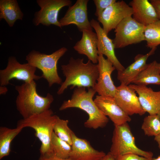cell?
Wrapping results in <instances>:
<instances>
[{"label":"cell","mask_w":160,"mask_h":160,"mask_svg":"<svg viewBox=\"0 0 160 160\" xmlns=\"http://www.w3.org/2000/svg\"><path fill=\"white\" fill-rule=\"evenodd\" d=\"M160 63L154 60L147 64L132 83L141 86L150 84L160 85Z\"/></svg>","instance_id":"44dd1931"},{"label":"cell","mask_w":160,"mask_h":160,"mask_svg":"<svg viewBox=\"0 0 160 160\" xmlns=\"http://www.w3.org/2000/svg\"><path fill=\"white\" fill-rule=\"evenodd\" d=\"M88 0H77L70 6L64 16L59 22L61 27L70 24L76 25L79 31H92L88 17L87 5Z\"/></svg>","instance_id":"7c38bea8"},{"label":"cell","mask_w":160,"mask_h":160,"mask_svg":"<svg viewBox=\"0 0 160 160\" xmlns=\"http://www.w3.org/2000/svg\"><path fill=\"white\" fill-rule=\"evenodd\" d=\"M114 99L119 107L129 116L142 115L146 113L142 108L135 91L129 85L122 84L116 87Z\"/></svg>","instance_id":"4fadbf2b"},{"label":"cell","mask_w":160,"mask_h":160,"mask_svg":"<svg viewBox=\"0 0 160 160\" xmlns=\"http://www.w3.org/2000/svg\"><path fill=\"white\" fill-rule=\"evenodd\" d=\"M92 88L76 87L71 99L64 101L59 108L60 111L75 108L80 109L87 113L88 119L84 123L86 128L96 129L105 127L109 119L98 108L93 98L96 93Z\"/></svg>","instance_id":"7a4b0ae2"},{"label":"cell","mask_w":160,"mask_h":160,"mask_svg":"<svg viewBox=\"0 0 160 160\" xmlns=\"http://www.w3.org/2000/svg\"><path fill=\"white\" fill-rule=\"evenodd\" d=\"M151 160H160V156L156 158H153Z\"/></svg>","instance_id":"e575fe53"},{"label":"cell","mask_w":160,"mask_h":160,"mask_svg":"<svg viewBox=\"0 0 160 160\" xmlns=\"http://www.w3.org/2000/svg\"><path fill=\"white\" fill-rule=\"evenodd\" d=\"M132 7L124 1H116L108 7L98 17L97 20L103 26V28L108 35L115 29L124 18L132 16Z\"/></svg>","instance_id":"30bf717a"},{"label":"cell","mask_w":160,"mask_h":160,"mask_svg":"<svg viewBox=\"0 0 160 160\" xmlns=\"http://www.w3.org/2000/svg\"><path fill=\"white\" fill-rule=\"evenodd\" d=\"M68 120L61 119L58 116L53 127V132L61 139L72 145V136L74 133L68 126Z\"/></svg>","instance_id":"484cf974"},{"label":"cell","mask_w":160,"mask_h":160,"mask_svg":"<svg viewBox=\"0 0 160 160\" xmlns=\"http://www.w3.org/2000/svg\"><path fill=\"white\" fill-rule=\"evenodd\" d=\"M36 69L28 63L21 64L15 57L10 56L8 59L6 67L0 70V86L7 85L10 80L13 79L26 83L39 80L42 77L35 74Z\"/></svg>","instance_id":"ba28073f"},{"label":"cell","mask_w":160,"mask_h":160,"mask_svg":"<svg viewBox=\"0 0 160 160\" xmlns=\"http://www.w3.org/2000/svg\"><path fill=\"white\" fill-rule=\"evenodd\" d=\"M157 115L158 116V117H159V118L160 119V110L157 113Z\"/></svg>","instance_id":"d590c367"},{"label":"cell","mask_w":160,"mask_h":160,"mask_svg":"<svg viewBox=\"0 0 160 160\" xmlns=\"http://www.w3.org/2000/svg\"><path fill=\"white\" fill-rule=\"evenodd\" d=\"M36 86L33 81L15 86L18 93L15 101L16 108L23 119L49 109L54 101L53 96L49 93L45 97L40 95L37 92Z\"/></svg>","instance_id":"3957f363"},{"label":"cell","mask_w":160,"mask_h":160,"mask_svg":"<svg viewBox=\"0 0 160 160\" xmlns=\"http://www.w3.org/2000/svg\"><path fill=\"white\" fill-rule=\"evenodd\" d=\"M8 91V89L6 86H0V95H4L6 94Z\"/></svg>","instance_id":"d6a6232c"},{"label":"cell","mask_w":160,"mask_h":160,"mask_svg":"<svg viewBox=\"0 0 160 160\" xmlns=\"http://www.w3.org/2000/svg\"><path fill=\"white\" fill-rule=\"evenodd\" d=\"M100 160H115V159L111 154L109 152Z\"/></svg>","instance_id":"1f68e13d"},{"label":"cell","mask_w":160,"mask_h":160,"mask_svg":"<svg viewBox=\"0 0 160 160\" xmlns=\"http://www.w3.org/2000/svg\"><path fill=\"white\" fill-rule=\"evenodd\" d=\"M129 5L132 9L133 18L145 26L159 20L155 8L148 0H133Z\"/></svg>","instance_id":"ac0fdd59"},{"label":"cell","mask_w":160,"mask_h":160,"mask_svg":"<svg viewBox=\"0 0 160 160\" xmlns=\"http://www.w3.org/2000/svg\"><path fill=\"white\" fill-rule=\"evenodd\" d=\"M99 75L93 88L99 95L114 97L116 87L111 77L113 72L116 69L112 63L102 54H99L97 64Z\"/></svg>","instance_id":"8fae6325"},{"label":"cell","mask_w":160,"mask_h":160,"mask_svg":"<svg viewBox=\"0 0 160 160\" xmlns=\"http://www.w3.org/2000/svg\"><path fill=\"white\" fill-rule=\"evenodd\" d=\"M145 27L132 16L124 18L115 29V37L113 40L115 49L122 48L145 41Z\"/></svg>","instance_id":"52a82bcc"},{"label":"cell","mask_w":160,"mask_h":160,"mask_svg":"<svg viewBox=\"0 0 160 160\" xmlns=\"http://www.w3.org/2000/svg\"><path fill=\"white\" fill-rule=\"evenodd\" d=\"M94 101L99 109L114 125H121L131 121L129 116L118 105L114 97L98 95Z\"/></svg>","instance_id":"9a60e30c"},{"label":"cell","mask_w":160,"mask_h":160,"mask_svg":"<svg viewBox=\"0 0 160 160\" xmlns=\"http://www.w3.org/2000/svg\"><path fill=\"white\" fill-rule=\"evenodd\" d=\"M115 160H149L146 158L133 153L126 154L117 157Z\"/></svg>","instance_id":"f1b7e54d"},{"label":"cell","mask_w":160,"mask_h":160,"mask_svg":"<svg viewBox=\"0 0 160 160\" xmlns=\"http://www.w3.org/2000/svg\"><path fill=\"white\" fill-rule=\"evenodd\" d=\"M23 129L18 127L13 129L5 127H0V160L9 155L12 141Z\"/></svg>","instance_id":"603a6c76"},{"label":"cell","mask_w":160,"mask_h":160,"mask_svg":"<svg viewBox=\"0 0 160 160\" xmlns=\"http://www.w3.org/2000/svg\"><path fill=\"white\" fill-rule=\"evenodd\" d=\"M51 147L52 154L62 159L69 158L72 147L66 142L61 139L53 132L51 138Z\"/></svg>","instance_id":"d4e9b609"},{"label":"cell","mask_w":160,"mask_h":160,"mask_svg":"<svg viewBox=\"0 0 160 160\" xmlns=\"http://www.w3.org/2000/svg\"><path fill=\"white\" fill-rule=\"evenodd\" d=\"M96 7L95 15L98 17L109 6L116 1V0H94Z\"/></svg>","instance_id":"83f0119b"},{"label":"cell","mask_w":160,"mask_h":160,"mask_svg":"<svg viewBox=\"0 0 160 160\" xmlns=\"http://www.w3.org/2000/svg\"><path fill=\"white\" fill-rule=\"evenodd\" d=\"M61 67L65 79L58 89V95L62 94L70 86L71 89L79 87L94 88L99 75L97 64L89 60L84 63L83 58L75 59L72 57L68 64Z\"/></svg>","instance_id":"6da1fadb"},{"label":"cell","mask_w":160,"mask_h":160,"mask_svg":"<svg viewBox=\"0 0 160 160\" xmlns=\"http://www.w3.org/2000/svg\"><path fill=\"white\" fill-rule=\"evenodd\" d=\"M145 41L146 46L151 49L160 44V20L145 26Z\"/></svg>","instance_id":"cb8c5ba5"},{"label":"cell","mask_w":160,"mask_h":160,"mask_svg":"<svg viewBox=\"0 0 160 160\" xmlns=\"http://www.w3.org/2000/svg\"><path fill=\"white\" fill-rule=\"evenodd\" d=\"M67 50L63 47L49 55L33 50L27 55L25 59L27 63L41 71L42 78L47 80L49 87H51L54 84L61 85L63 82L58 73L57 64Z\"/></svg>","instance_id":"5b68a950"},{"label":"cell","mask_w":160,"mask_h":160,"mask_svg":"<svg viewBox=\"0 0 160 160\" xmlns=\"http://www.w3.org/2000/svg\"><path fill=\"white\" fill-rule=\"evenodd\" d=\"M154 140L157 143L159 148L160 151V134L155 137Z\"/></svg>","instance_id":"836d02e7"},{"label":"cell","mask_w":160,"mask_h":160,"mask_svg":"<svg viewBox=\"0 0 160 160\" xmlns=\"http://www.w3.org/2000/svg\"><path fill=\"white\" fill-rule=\"evenodd\" d=\"M72 142L69 157L72 160H100L106 154L103 151L95 150L88 141L79 138L74 133Z\"/></svg>","instance_id":"2e32d148"},{"label":"cell","mask_w":160,"mask_h":160,"mask_svg":"<svg viewBox=\"0 0 160 160\" xmlns=\"http://www.w3.org/2000/svg\"><path fill=\"white\" fill-rule=\"evenodd\" d=\"M81 39L78 41L73 49L80 54L85 55L93 63H98V38L96 33L92 31H83Z\"/></svg>","instance_id":"d6986e66"},{"label":"cell","mask_w":160,"mask_h":160,"mask_svg":"<svg viewBox=\"0 0 160 160\" xmlns=\"http://www.w3.org/2000/svg\"><path fill=\"white\" fill-rule=\"evenodd\" d=\"M150 2L155 8L160 20V0H151Z\"/></svg>","instance_id":"4dcf8cb0"},{"label":"cell","mask_w":160,"mask_h":160,"mask_svg":"<svg viewBox=\"0 0 160 160\" xmlns=\"http://www.w3.org/2000/svg\"><path fill=\"white\" fill-rule=\"evenodd\" d=\"M58 116L53 115L49 109L41 113L33 115L18 121L17 126L23 128L29 127L35 131V136L41 144L39 151L41 155L53 154L51 147V138L53 127Z\"/></svg>","instance_id":"277c9868"},{"label":"cell","mask_w":160,"mask_h":160,"mask_svg":"<svg viewBox=\"0 0 160 160\" xmlns=\"http://www.w3.org/2000/svg\"><path fill=\"white\" fill-rule=\"evenodd\" d=\"M23 17L16 0H0V19L4 20L10 27L17 20H22Z\"/></svg>","instance_id":"7402d4cb"},{"label":"cell","mask_w":160,"mask_h":160,"mask_svg":"<svg viewBox=\"0 0 160 160\" xmlns=\"http://www.w3.org/2000/svg\"><path fill=\"white\" fill-rule=\"evenodd\" d=\"M157 48L151 49L148 53L138 54L134 58V61L123 70L118 71L117 78L122 84L129 85L132 83L146 65L148 57L153 54Z\"/></svg>","instance_id":"ffe728a7"},{"label":"cell","mask_w":160,"mask_h":160,"mask_svg":"<svg viewBox=\"0 0 160 160\" xmlns=\"http://www.w3.org/2000/svg\"></svg>","instance_id":"8d00e7d4"},{"label":"cell","mask_w":160,"mask_h":160,"mask_svg":"<svg viewBox=\"0 0 160 160\" xmlns=\"http://www.w3.org/2000/svg\"><path fill=\"white\" fill-rule=\"evenodd\" d=\"M145 135L156 136L160 134V119L157 114L149 115L144 119L141 126Z\"/></svg>","instance_id":"4316f807"},{"label":"cell","mask_w":160,"mask_h":160,"mask_svg":"<svg viewBox=\"0 0 160 160\" xmlns=\"http://www.w3.org/2000/svg\"><path fill=\"white\" fill-rule=\"evenodd\" d=\"M36 2L40 10L35 14L33 20L34 25L40 24L47 26L53 25L60 28L58 20L60 11L63 7L70 6L72 2L70 0H37Z\"/></svg>","instance_id":"9c48e42d"},{"label":"cell","mask_w":160,"mask_h":160,"mask_svg":"<svg viewBox=\"0 0 160 160\" xmlns=\"http://www.w3.org/2000/svg\"><path fill=\"white\" fill-rule=\"evenodd\" d=\"M38 160H72L70 158L62 159L57 157L53 154L40 155Z\"/></svg>","instance_id":"f546056e"},{"label":"cell","mask_w":160,"mask_h":160,"mask_svg":"<svg viewBox=\"0 0 160 160\" xmlns=\"http://www.w3.org/2000/svg\"><path fill=\"white\" fill-rule=\"evenodd\" d=\"M137 94L139 102L145 111L149 115L157 114L160 110V91H154L147 86L130 84Z\"/></svg>","instance_id":"e0dca14e"},{"label":"cell","mask_w":160,"mask_h":160,"mask_svg":"<svg viewBox=\"0 0 160 160\" xmlns=\"http://www.w3.org/2000/svg\"><path fill=\"white\" fill-rule=\"evenodd\" d=\"M127 123L114 125L109 152L115 159L120 156L133 153L149 160L152 159L153 155L152 152L142 150L136 145L135 137Z\"/></svg>","instance_id":"8992f818"},{"label":"cell","mask_w":160,"mask_h":160,"mask_svg":"<svg viewBox=\"0 0 160 160\" xmlns=\"http://www.w3.org/2000/svg\"><path fill=\"white\" fill-rule=\"evenodd\" d=\"M92 27L95 30L98 38L97 50L98 55L102 54L106 56L117 71L123 70L125 68L116 57L113 39H110L100 26L99 23L92 19L90 21Z\"/></svg>","instance_id":"5bb4252c"}]
</instances>
